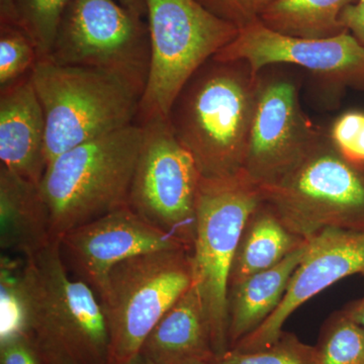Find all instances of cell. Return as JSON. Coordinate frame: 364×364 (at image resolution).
<instances>
[{
    "mask_svg": "<svg viewBox=\"0 0 364 364\" xmlns=\"http://www.w3.org/2000/svg\"><path fill=\"white\" fill-rule=\"evenodd\" d=\"M121 364H156L153 363V361L149 360V359L146 358L145 356H143L142 354L138 353L136 354L134 358L129 359V360L124 361V363Z\"/></svg>",
    "mask_w": 364,
    "mask_h": 364,
    "instance_id": "33",
    "label": "cell"
},
{
    "mask_svg": "<svg viewBox=\"0 0 364 364\" xmlns=\"http://www.w3.org/2000/svg\"><path fill=\"white\" fill-rule=\"evenodd\" d=\"M146 1L150 68L141 98L140 123L155 117L168 119L174 100L191 76L239 33L236 26L198 0Z\"/></svg>",
    "mask_w": 364,
    "mask_h": 364,
    "instance_id": "7",
    "label": "cell"
},
{
    "mask_svg": "<svg viewBox=\"0 0 364 364\" xmlns=\"http://www.w3.org/2000/svg\"><path fill=\"white\" fill-rule=\"evenodd\" d=\"M310 240L289 254L277 267L256 273L228 291V339L233 348L255 331L279 308L289 280L305 257Z\"/></svg>",
    "mask_w": 364,
    "mask_h": 364,
    "instance_id": "18",
    "label": "cell"
},
{
    "mask_svg": "<svg viewBox=\"0 0 364 364\" xmlns=\"http://www.w3.org/2000/svg\"><path fill=\"white\" fill-rule=\"evenodd\" d=\"M139 353L156 364L208 363L214 358L210 325L193 284L153 328Z\"/></svg>",
    "mask_w": 364,
    "mask_h": 364,
    "instance_id": "17",
    "label": "cell"
},
{
    "mask_svg": "<svg viewBox=\"0 0 364 364\" xmlns=\"http://www.w3.org/2000/svg\"><path fill=\"white\" fill-rule=\"evenodd\" d=\"M48 60L114 74L143 97L150 68L147 21L117 0H71Z\"/></svg>",
    "mask_w": 364,
    "mask_h": 364,
    "instance_id": "9",
    "label": "cell"
},
{
    "mask_svg": "<svg viewBox=\"0 0 364 364\" xmlns=\"http://www.w3.org/2000/svg\"><path fill=\"white\" fill-rule=\"evenodd\" d=\"M54 240L51 215L40 183L0 166V246L23 258Z\"/></svg>",
    "mask_w": 364,
    "mask_h": 364,
    "instance_id": "16",
    "label": "cell"
},
{
    "mask_svg": "<svg viewBox=\"0 0 364 364\" xmlns=\"http://www.w3.org/2000/svg\"><path fill=\"white\" fill-rule=\"evenodd\" d=\"M0 364H42L26 334L0 340Z\"/></svg>",
    "mask_w": 364,
    "mask_h": 364,
    "instance_id": "28",
    "label": "cell"
},
{
    "mask_svg": "<svg viewBox=\"0 0 364 364\" xmlns=\"http://www.w3.org/2000/svg\"><path fill=\"white\" fill-rule=\"evenodd\" d=\"M315 347L316 364H364V328L341 309L325 321Z\"/></svg>",
    "mask_w": 364,
    "mask_h": 364,
    "instance_id": "21",
    "label": "cell"
},
{
    "mask_svg": "<svg viewBox=\"0 0 364 364\" xmlns=\"http://www.w3.org/2000/svg\"><path fill=\"white\" fill-rule=\"evenodd\" d=\"M213 59L246 62L254 77L268 65L291 64L330 85L364 90V46L348 31L327 39H301L274 32L258 20L239 28Z\"/></svg>",
    "mask_w": 364,
    "mask_h": 364,
    "instance_id": "11",
    "label": "cell"
},
{
    "mask_svg": "<svg viewBox=\"0 0 364 364\" xmlns=\"http://www.w3.org/2000/svg\"><path fill=\"white\" fill-rule=\"evenodd\" d=\"M356 0H275L260 14L267 28L301 39H327L346 32L342 11Z\"/></svg>",
    "mask_w": 364,
    "mask_h": 364,
    "instance_id": "20",
    "label": "cell"
},
{
    "mask_svg": "<svg viewBox=\"0 0 364 364\" xmlns=\"http://www.w3.org/2000/svg\"><path fill=\"white\" fill-rule=\"evenodd\" d=\"M71 0H14L18 26L32 39L40 60L51 55L59 26Z\"/></svg>",
    "mask_w": 364,
    "mask_h": 364,
    "instance_id": "22",
    "label": "cell"
},
{
    "mask_svg": "<svg viewBox=\"0 0 364 364\" xmlns=\"http://www.w3.org/2000/svg\"><path fill=\"white\" fill-rule=\"evenodd\" d=\"M210 364H316V347L305 343L294 333L282 332L274 343L257 351L229 349L215 355Z\"/></svg>",
    "mask_w": 364,
    "mask_h": 364,
    "instance_id": "24",
    "label": "cell"
},
{
    "mask_svg": "<svg viewBox=\"0 0 364 364\" xmlns=\"http://www.w3.org/2000/svg\"><path fill=\"white\" fill-rule=\"evenodd\" d=\"M0 23L18 25L14 0H0Z\"/></svg>",
    "mask_w": 364,
    "mask_h": 364,
    "instance_id": "31",
    "label": "cell"
},
{
    "mask_svg": "<svg viewBox=\"0 0 364 364\" xmlns=\"http://www.w3.org/2000/svg\"><path fill=\"white\" fill-rule=\"evenodd\" d=\"M306 241L289 231L261 200L242 232L230 272L229 287L277 267Z\"/></svg>",
    "mask_w": 364,
    "mask_h": 364,
    "instance_id": "19",
    "label": "cell"
},
{
    "mask_svg": "<svg viewBox=\"0 0 364 364\" xmlns=\"http://www.w3.org/2000/svg\"><path fill=\"white\" fill-rule=\"evenodd\" d=\"M193 284L191 251L186 248L141 254L112 268L100 298L112 364L138 354L153 328Z\"/></svg>",
    "mask_w": 364,
    "mask_h": 364,
    "instance_id": "8",
    "label": "cell"
},
{
    "mask_svg": "<svg viewBox=\"0 0 364 364\" xmlns=\"http://www.w3.org/2000/svg\"><path fill=\"white\" fill-rule=\"evenodd\" d=\"M258 186L262 202L305 240L327 229L364 231V165L344 157L328 133L284 176Z\"/></svg>",
    "mask_w": 364,
    "mask_h": 364,
    "instance_id": "5",
    "label": "cell"
},
{
    "mask_svg": "<svg viewBox=\"0 0 364 364\" xmlns=\"http://www.w3.org/2000/svg\"><path fill=\"white\" fill-rule=\"evenodd\" d=\"M324 133L301 109L294 82L259 77L244 171L258 186L274 181L301 161Z\"/></svg>",
    "mask_w": 364,
    "mask_h": 364,
    "instance_id": "12",
    "label": "cell"
},
{
    "mask_svg": "<svg viewBox=\"0 0 364 364\" xmlns=\"http://www.w3.org/2000/svg\"><path fill=\"white\" fill-rule=\"evenodd\" d=\"M202 6L237 28L259 20L260 14L275 0H198Z\"/></svg>",
    "mask_w": 364,
    "mask_h": 364,
    "instance_id": "27",
    "label": "cell"
},
{
    "mask_svg": "<svg viewBox=\"0 0 364 364\" xmlns=\"http://www.w3.org/2000/svg\"><path fill=\"white\" fill-rule=\"evenodd\" d=\"M25 334L42 364H112L111 337L97 294L69 275L54 239L23 258Z\"/></svg>",
    "mask_w": 364,
    "mask_h": 364,
    "instance_id": "2",
    "label": "cell"
},
{
    "mask_svg": "<svg viewBox=\"0 0 364 364\" xmlns=\"http://www.w3.org/2000/svg\"><path fill=\"white\" fill-rule=\"evenodd\" d=\"M0 163L36 183L44 176L45 116L31 74L0 90Z\"/></svg>",
    "mask_w": 364,
    "mask_h": 364,
    "instance_id": "15",
    "label": "cell"
},
{
    "mask_svg": "<svg viewBox=\"0 0 364 364\" xmlns=\"http://www.w3.org/2000/svg\"><path fill=\"white\" fill-rule=\"evenodd\" d=\"M328 136L344 157L364 165V112L341 114L333 123Z\"/></svg>",
    "mask_w": 364,
    "mask_h": 364,
    "instance_id": "26",
    "label": "cell"
},
{
    "mask_svg": "<svg viewBox=\"0 0 364 364\" xmlns=\"http://www.w3.org/2000/svg\"><path fill=\"white\" fill-rule=\"evenodd\" d=\"M342 25L348 32H352L364 46V0H358L342 11L340 16Z\"/></svg>",
    "mask_w": 364,
    "mask_h": 364,
    "instance_id": "29",
    "label": "cell"
},
{
    "mask_svg": "<svg viewBox=\"0 0 364 364\" xmlns=\"http://www.w3.org/2000/svg\"><path fill=\"white\" fill-rule=\"evenodd\" d=\"M355 274L364 277V231L327 229L316 235L310 239L279 308L231 349L251 352L267 348L279 338L284 323L299 306L339 280Z\"/></svg>",
    "mask_w": 364,
    "mask_h": 364,
    "instance_id": "14",
    "label": "cell"
},
{
    "mask_svg": "<svg viewBox=\"0 0 364 364\" xmlns=\"http://www.w3.org/2000/svg\"><path fill=\"white\" fill-rule=\"evenodd\" d=\"M119 4L138 14L141 18H147V1L146 0H117Z\"/></svg>",
    "mask_w": 364,
    "mask_h": 364,
    "instance_id": "32",
    "label": "cell"
},
{
    "mask_svg": "<svg viewBox=\"0 0 364 364\" xmlns=\"http://www.w3.org/2000/svg\"><path fill=\"white\" fill-rule=\"evenodd\" d=\"M184 364H210L208 363H205V361H188V363H184Z\"/></svg>",
    "mask_w": 364,
    "mask_h": 364,
    "instance_id": "34",
    "label": "cell"
},
{
    "mask_svg": "<svg viewBox=\"0 0 364 364\" xmlns=\"http://www.w3.org/2000/svg\"><path fill=\"white\" fill-rule=\"evenodd\" d=\"M18 263L7 256L1 257L0 291H1V335L0 340L25 334V304H23L21 270Z\"/></svg>",
    "mask_w": 364,
    "mask_h": 364,
    "instance_id": "25",
    "label": "cell"
},
{
    "mask_svg": "<svg viewBox=\"0 0 364 364\" xmlns=\"http://www.w3.org/2000/svg\"><path fill=\"white\" fill-rule=\"evenodd\" d=\"M142 141L143 127L134 124L48 163L40 188L51 215L53 239L129 207Z\"/></svg>",
    "mask_w": 364,
    "mask_h": 364,
    "instance_id": "3",
    "label": "cell"
},
{
    "mask_svg": "<svg viewBox=\"0 0 364 364\" xmlns=\"http://www.w3.org/2000/svg\"><path fill=\"white\" fill-rule=\"evenodd\" d=\"M39 60L37 48L20 26L0 23V90L30 75Z\"/></svg>",
    "mask_w": 364,
    "mask_h": 364,
    "instance_id": "23",
    "label": "cell"
},
{
    "mask_svg": "<svg viewBox=\"0 0 364 364\" xmlns=\"http://www.w3.org/2000/svg\"><path fill=\"white\" fill-rule=\"evenodd\" d=\"M139 124L143 127V141L129 208L193 251L202 176L167 117H155Z\"/></svg>",
    "mask_w": 364,
    "mask_h": 364,
    "instance_id": "10",
    "label": "cell"
},
{
    "mask_svg": "<svg viewBox=\"0 0 364 364\" xmlns=\"http://www.w3.org/2000/svg\"><path fill=\"white\" fill-rule=\"evenodd\" d=\"M259 76L246 62L210 59L191 76L168 114L171 130L200 176L222 178L244 170Z\"/></svg>",
    "mask_w": 364,
    "mask_h": 364,
    "instance_id": "1",
    "label": "cell"
},
{
    "mask_svg": "<svg viewBox=\"0 0 364 364\" xmlns=\"http://www.w3.org/2000/svg\"><path fill=\"white\" fill-rule=\"evenodd\" d=\"M31 77L46 122V156L136 124L142 93L126 80L87 67L39 60Z\"/></svg>",
    "mask_w": 364,
    "mask_h": 364,
    "instance_id": "4",
    "label": "cell"
},
{
    "mask_svg": "<svg viewBox=\"0 0 364 364\" xmlns=\"http://www.w3.org/2000/svg\"><path fill=\"white\" fill-rule=\"evenodd\" d=\"M343 311L354 322L364 328V296L347 304Z\"/></svg>",
    "mask_w": 364,
    "mask_h": 364,
    "instance_id": "30",
    "label": "cell"
},
{
    "mask_svg": "<svg viewBox=\"0 0 364 364\" xmlns=\"http://www.w3.org/2000/svg\"><path fill=\"white\" fill-rule=\"evenodd\" d=\"M59 243L68 272L88 284L100 301L109 273L119 263L166 249L191 250L176 237L144 221L129 207L69 230L60 237Z\"/></svg>",
    "mask_w": 364,
    "mask_h": 364,
    "instance_id": "13",
    "label": "cell"
},
{
    "mask_svg": "<svg viewBox=\"0 0 364 364\" xmlns=\"http://www.w3.org/2000/svg\"><path fill=\"white\" fill-rule=\"evenodd\" d=\"M260 202L259 186L244 170L222 178H200L191 259L193 286L210 325L215 355L230 349V272L244 226Z\"/></svg>",
    "mask_w": 364,
    "mask_h": 364,
    "instance_id": "6",
    "label": "cell"
}]
</instances>
